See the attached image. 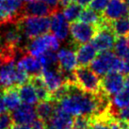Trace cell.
<instances>
[{"label": "cell", "mask_w": 129, "mask_h": 129, "mask_svg": "<svg viewBox=\"0 0 129 129\" xmlns=\"http://www.w3.org/2000/svg\"><path fill=\"white\" fill-rule=\"evenodd\" d=\"M57 108L72 116H101L110 108L108 96L103 91L98 94L81 90L75 83L69 82L68 93L57 102Z\"/></svg>", "instance_id": "1"}, {"label": "cell", "mask_w": 129, "mask_h": 129, "mask_svg": "<svg viewBox=\"0 0 129 129\" xmlns=\"http://www.w3.org/2000/svg\"><path fill=\"white\" fill-rule=\"evenodd\" d=\"M90 68L99 76H105L110 73H123L124 60L117 57L111 51L101 52L90 63Z\"/></svg>", "instance_id": "2"}, {"label": "cell", "mask_w": 129, "mask_h": 129, "mask_svg": "<svg viewBox=\"0 0 129 129\" xmlns=\"http://www.w3.org/2000/svg\"><path fill=\"white\" fill-rule=\"evenodd\" d=\"M16 25L28 40L46 34L50 29V18L48 16H23Z\"/></svg>", "instance_id": "3"}, {"label": "cell", "mask_w": 129, "mask_h": 129, "mask_svg": "<svg viewBox=\"0 0 129 129\" xmlns=\"http://www.w3.org/2000/svg\"><path fill=\"white\" fill-rule=\"evenodd\" d=\"M28 80L29 75L23 69L19 68L14 60L5 62L0 66V84L4 89L25 84Z\"/></svg>", "instance_id": "4"}, {"label": "cell", "mask_w": 129, "mask_h": 129, "mask_svg": "<svg viewBox=\"0 0 129 129\" xmlns=\"http://www.w3.org/2000/svg\"><path fill=\"white\" fill-rule=\"evenodd\" d=\"M75 83L81 90L88 92L98 94L101 90V79L96 73L88 66H80L74 72Z\"/></svg>", "instance_id": "5"}, {"label": "cell", "mask_w": 129, "mask_h": 129, "mask_svg": "<svg viewBox=\"0 0 129 129\" xmlns=\"http://www.w3.org/2000/svg\"><path fill=\"white\" fill-rule=\"evenodd\" d=\"M59 48L58 39L55 35L43 34L34 39H31L29 43H26L27 53L33 57H39L49 51H57Z\"/></svg>", "instance_id": "6"}, {"label": "cell", "mask_w": 129, "mask_h": 129, "mask_svg": "<svg viewBox=\"0 0 129 129\" xmlns=\"http://www.w3.org/2000/svg\"><path fill=\"white\" fill-rule=\"evenodd\" d=\"M22 0H3L0 2V25L16 24L23 15Z\"/></svg>", "instance_id": "7"}, {"label": "cell", "mask_w": 129, "mask_h": 129, "mask_svg": "<svg viewBox=\"0 0 129 129\" xmlns=\"http://www.w3.org/2000/svg\"><path fill=\"white\" fill-rule=\"evenodd\" d=\"M97 29L98 28L96 26L82 21L73 22L70 26V33L72 36L73 43L79 45L83 43H88L92 40Z\"/></svg>", "instance_id": "8"}, {"label": "cell", "mask_w": 129, "mask_h": 129, "mask_svg": "<svg viewBox=\"0 0 129 129\" xmlns=\"http://www.w3.org/2000/svg\"><path fill=\"white\" fill-rule=\"evenodd\" d=\"M40 75L51 95L66 82L65 74L59 68H57V66L43 68Z\"/></svg>", "instance_id": "9"}, {"label": "cell", "mask_w": 129, "mask_h": 129, "mask_svg": "<svg viewBox=\"0 0 129 129\" xmlns=\"http://www.w3.org/2000/svg\"><path fill=\"white\" fill-rule=\"evenodd\" d=\"M116 42V35L111 29L110 24L97 29L96 33L92 38V44L97 52L110 51L114 47Z\"/></svg>", "instance_id": "10"}, {"label": "cell", "mask_w": 129, "mask_h": 129, "mask_svg": "<svg viewBox=\"0 0 129 129\" xmlns=\"http://www.w3.org/2000/svg\"><path fill=\"white\" fill-rule=\"evenodd\" d=\"M125 78L122 73H110L101 80V90L108 96H115L124 87Z\"/></svg>", "instance_id": "11"}, {"label": "cell", "mask_w": 129, "mask_h": 129, "mask_svg": "<svg viewBox=\"0 0 129 129\" xmlns=\"http://www.w3.org/2000/svg\"><path fill=\"white\" fill-rule=\"evenodd\" d=\"M57 65L65 75L72 74L78 66V61L75 51L69 47H63L57 53Z\"/></svg>", "instance_id": "12"}, {"label": "cell", "mask_w": 129, "mask_h": 129, "mask_svg": "<svg viewBox=\"0 0 129 129\" xmlns=\"http://www.w3.org/2000/svg\"><path fill=\"white\" fill-rule=\"evenodd\" d=\"M50 29L58 41L67 40L70 34V25L63 13L57 11L52 14L50 19Z\"/></svg>", "instance_id": "13"}, {"label": "cell", "mask_w": 129, "mask_h": 129, "mask_svg": "<svg viewBox=\"0 0 129 129\" xmlns=\"http://www.w3.org/2000/svg\"><path fill=\"white\" fill-rule=\"evenodd\" d=\"M73 122L72 115L57 107L52 117L45 122V129H71Z\"/></svg>", "instance_id": "14"}, {"label": "cell", "mask_w": 129, "mask_h": 129, "mask_svg": "<svg viewBox=\"0 0 129 129\" xmlns=\"http://www.w3.org/2000/svg\"><path fill=\"white\" fill-rule=\"evenodd\" d=\"M11 118L15 124H31L38 117L33 106L24 104L12 110Z\"/></svg>", "instance_id": "15"}, {"label": "cell", "mask_w": 129, "mask_h": 129, "mask_svg": "<svg viewBox=\"0 0 129 129\" xmlns=\"http://www.w3.org/2000/svg\"><path fill=\"white\" fill-rule=\"evenodd\" d=\"M128 12V6L123 0H110L103 11L102 16L105 20L112 22L126 16Z\"/></svg>", "instance_id": "16"}, {"label": "cell", "mask_w": 129, "mask_h": 129, "mask_svg": "<svg viewBox=\"0 0 129 129\" xmlns=\"http://www.w3.org/2000/svg\"><path fill=\"white\" fill-rule=\"evenodd\" d=\"M55 11L42 0H32L23 5L24 16H49Z\"/></svg>", "instance_id": "17"}, {"label": "cell", "mask_w": 129, "mask_h": 129, "mask_svg": "<svg viewBox=\"0 0 129 129\" xmlns=\"http://www.w3.org/2000/svg\"><path fill=\"white\" fill-rule=\"evenodd\" d=\"M17 66L23 69L29 76H35L41 74L42 65L37 57H33L29 53H23L17 61Z\"/></svg>", "instance_id": "18"}, {"label": "cell", "mask_w": 129, "mask_h": 129, "mask_svg": "<svg viewBox=\"0 0 129 129\" xmlns=\"http://www.w3.org/2000/svg\"><path fill=\"white\" fill-rule=\"evenodd\" d=\"M75 53H76L78 64H80L81 66H88L96 57L97 51L92 44L83 43L77 47Z\"/></svg>", "instance_id": "19"}, {"label": "cell", "mask_w": 129, "mask_h": 129, "mask_svg": "<svg viewBox=\"0 0 129 129\" xmlns=\"http://www.w3.org/2000/svg\"><path fill=\"white\" fill-rule=\"evenodd\" d=\"M19 96L21 98V101L24 104L26 105H37L39 103V97L36 92V90L31 82H26L22 84L19 87Z\"/></svg>", "instance_id": "20"}, {"label": "cell", "mask_w": 129, "mask_h": 129, "mask_svg": "<svg viewBox=\"0 0 129 129\" xmlns=\"http://www.w3.org/2000/svg\"><path fill=\"white\" fill-rule=\"evenodd\" d=\"M55 104L53 103V100H44L41 101L36 106V113L37 117L45 122L52 117L56 110Z\"/></svg>", "instance_id": "21"}, {"label": "cell", "mask_w": 129, "mask_h": 129, "mask_svg": "<svg viewBox=\"0 0 129 129\" xmlns=\"http://www.w3.org/2000/svg\"><path fill=\"white\" fill-rule=\"evenodd\" d=\"M3 100L8 110H14L21 105V98L19 96V92L14 87L6 89L3 94Z\"/></svg>", "instance_id": "22"}, {"label": "cell", "mask_w": 129, "mask_h": 129, "mask_svg": "<svg viewBox=\"0 0 129 129\" xmlns=\"http://www.w3.org/2000/svg\"><path fill=\"white\" fill-rule=\"evenodd\" d=\"M124 107H129V75L125 78L124 87L122 90L112 98L113 109H118Z\"/></svg>", "instance_id": "23"}, {"label": "cell", "mask_w": 129, "mask_h": 129, "mask_svg": "<svg viewBox=\"0 0 129 129\" xmlns=\"http://www.w3.org/2000/svg\"><path fill=\"white\" fill-rule=\"evenodd\" d=\"M79 19H80V21L92 25L98 28L100 26L102 21H103V16H102V14H99L97 11H93L90 7H87L86 9L82 10Z\"/></svg>", "instance_id": "24"}, {"label": "cell", "mask_w": 129, "mask_h": 129, "mask_svg": "<svg viewBox=\"0 0 129 129\" xmlns=\"http://www.w3.org/2000/svg\"><path fill=\"white\" fill-rule=\"evenodd\" d=\"M30 82L32 83L34 88H35L40 101L51 100V93L49 92V90H47V88L45 87L41 75H38L35 76H31Z\"/></svg>", "instance_id": "25"}, {"label": "cell", "mask_w": 129, "mask_h": 129, "mask_svg": "<svg viewBox=\"0 0 129 129\" xmlns=\"http://www.w3.org/2000/svg\"><path fill=\"white\" fill-rule=\"evenodd\" d=\"M111 29L116 36H125L129 34V16H123L122 18L110 22Z\"/></svg>", "instance_id": "26"}, {"label": "cell", "mask_w": 129, "mask_h": 129, "mask_svg": "<svg viewBox=\"0 0 129 129\" xmlns=\"http://www.w3.org/2000/svg\"><path fill=\"white\" fill-rule=\"evenodd\" d=\"M113 48L117 57L123 60L129 58V42L124 36H120L116 40Z\"/></svg>", "instance_id": "27"}, {"label": "cell", "mask_w": 129, "mask_h": 129, "mask_svg": "<svg viewBox=\"0 0 129 129\" xmlns=\"http://www.w3.org/2000/svg\"><path fill=\"white\" fill-rule=\"evenodd\" d=\"M81 11H82V7L80 5L76 3H72L64 8L63 15H64L65 18L67 19V21L73 23V22L76 21L77 19H79Z\"/></svg>", "instance_id": "28"}, {"label": "cell", "mask_w": 129, "mask_h": 129, "mask_svg": "<svg viewBox=\"0 0 129 129\" xmlns=\"http://www.w3.org/2000/svg\"><path fill=\"white\" fill-rule=\"evenodd\" d=\"M39 59L40 63L42 65L43 68H46V67H54L57 65V54L54 51H49L46 52L45 54L40 56L37 57Z\"/></svg>", "instance_id": "29"}, {"label": "cell", "mask_w": 129, "mask_h": 129, "mask_svg": "<svg viewBox=\"0 0 129 129\" xmlns=\"http://www.w3.org/2000/svg\"><path fill=\"white\" fill-rule=\"evenodd\" d=\"M90 118L86 116H78L74 120L71 129H90Z\"/></svg>", "instance_id": "30"}, {"label": "cell", "mask_w": 129, "mask_h": 129, "mask_svg": "<svg viewBox=\"0 0 129 129\" xmlns=\"http://www.w3.org/2000/svg\"><path fill=\"white\" fill-rule=\"evenodd\" d=\"M112 117L123 121V122H129V107H124L118 109H113L112 111Z\"/></svg>", "instance_id": "31"}, {"label": "cell", "mask_w": 129, "mask_h": 129, "mask_svg": "<svg viewBox=\"0 0 129 129\" xmlns=\"http://www.w3.org/2000/svg\"><path fill=\"white\" fill-rule=\"evenodd\" d=\"M13 121L11 118V115L7 112H4L0 114V129H10L12 126Z\"/></svg>", "instance_id": "32"}, {"label": "cell", "mask_w": 129, "mask_h": 129, "mask_svg": "<svg viewBox=\"0 0 129 129\" xmlns=\"http://www.w3.org/2000/svg\"><path fill=\"white\" fill-rule=\"evenodd\" d=\"M109 1L110 0H91V2L90 4V8L97 12H102L107 8Z\"/></svg>", "instance_id": "33"}, {"label": "cell", "mask_w": 129, "mask_h": 129, "mask_svg": "<svg viewBox=\"0 0 129 129\" xmlns=\"http://www.w3.org/2000/svg\"><path fill=\"white\" fill-rule=\"evenodd\" d=\"M90 129H109L108 122H107V119H96L94 122L91 123Z\"/></svg>", "instance_id": "34"}, {"label": "cell", "mask_w": 129, "mask_h": 129, "mask_svg": "<svg viewBox=\"0 0 129 129\" xmlns=\"http://www.w3.org/2000/svg\"><path fill=\"white\" fill-rule=\"evenodd\" d=\"M43 2L48 5L49 7L56 12L58 11V8H59V0H42Z\"/></svg>", "instance_id": "35"}, {"label": "cell", "mask_w": 129, "mask_h": 129, "mask_svg": "<svg viewBox=\"0 0 129 129\" xmlns=\"http://www.w3.org/2000/svg\"><path fill=\"white\" fill-rule=\"evenodd\" d=\"M30 125H31V129H45V122L40 120L39 118L36 119Z\"/></svg>", "instance_id": "36"}, {"label": "cell", "mask_w": 129, "mask_h": 129, "mask_svg": "<svg viewBox=\"0 0 129 129\" xmlns=\"http://www.w3.org/2000/svg\"><path fill=\"white\" fill-rule=\"evenodd\" d=\"M74 1L83 8H87L88 6H90V2H91V0H74Z\"/></svg>", "instance_id": "37"}, {"label": "cell", "mask_w": 129, "mask_h": 129, "mask_svg": "<svg viewBox=\"0 0 129 129\" xmlns=\"http://www.w3.org/2000/svg\"><path fill=\"white\" fill-rule=\"evenodd\" d=\"M6 110H7V108H6V106H5V103H4L3 96L0 95V114L6 112Z\"/></svg>", "instance_id": "38"}, {"label": "cell", "mask_w": 129, "mask_h": 129, "mask_svg": "<svg viewBox=\"0 0 129 129\" xmlns=\"http://www.w3.org/2000/svg\"><path fill=\"white\" fill-rule=\"evenodd\" d=\"M74 0H59V7L61 8H65L67 7L68 5L73 3Z\"/></svg>", "instance_id": "39"}, {"label": "cell", "mask_w": 129, "mask_h": 129, "mask_svg": "<svg viewBox=\"0 0 129 129\" xmlns=\"http://www.w3.org/2000/svg\"><path fill=\"white\" fill-rule=\"evenodd\" d=\"M13 129H31L30 124H15Z\"/></svg>", "instance_id": "40"}, {"label": "cell", "mask_w": 129, "mask_h": 129, "mask_svg": "<svg viewBox=\"0 0 129 129\" xmlns=\"http://www.w3.org/2000/svg\"><path fill=\"white\" fill-rule=\"evenodd\" d=\"M123 74L129 75V58L124 60V68H123Z\"/></svg>", "instance_id": "41"}, {"label": "cell", "mask_w": 129, "mask_h": 129, "mask_svg": "<svg viewBox=\"0 0 129 129\" xmlns=\"http://www.w3.org/2000/svg\"><path fill=\"white\" fill-rule=\"evenodd\" d=\"M3 63H5V61H4V59L2 58V57L0 56V66H1V65L3 64Z\"/></svg>", "instance_id": "42"}, {"label": "cell", "mask_w": 129, "mask_h": 129, "mask_svg": "<svg viewBox=\"0 0 129 129\" xmlns=\"http://www.w3.org/2000/svg\"><path fill=\"white\" fill-rule=\"evenodd\" d=\"M126 4H127V6H128V10H129V0H123Z\"/></svg>", "instance_id": "43"}, {"label": "cell", "mask_w": 129, "mask_h": 129, "mask_svg": "<svg viewBox=\"0 0 129 129\" xmlns=\"http://www.w3.org/2000/svg\"><path fill=\"white\" fill-rule=\"evenodd\" d=\"M22 1H25V2H29V1H32V0H22Z\"/></svg>", "instance_id": "44"}, {"label": "cell", "mask_w": 129, "mask_h": 129, "mask_svg": "<svg viewBox=\"0 0 129 129\" xmlns=\"http://www.w3.org/2000/svg\"><path fill=\"white\" fill-rule=\"evenodd\" d=\"M127 40H128V42H129V34H128V38H127Z\"/></svg>", "instance_id": "45"}, {"label": "cell", "mask_w": 129, "mask_h": 129, "mask_svg": "<svg viewBox=\"0 0 129 129\" xmlns=\"http://www.w3.org/2000/svg\"><path fill=\"white\" fill-rule=\"evenodd\" d=\"M1 88H2V87H1V84H0V89H1Z\"/></svg>", "instance_id": "46"}, {"label": "cell", "mask_w": 129, "mask_h": 129, "mask_svg": "<svg viewBox=\"0 0 129 129\" xmlns=\"http://www.w3.org/2000/svg\"><path fill=\"white\" fill-rule=\"evenodd\" d=\"M2 1H3V0H0V2H2Z\"/></svg>", "instance_id": "47"}]
</instances>
